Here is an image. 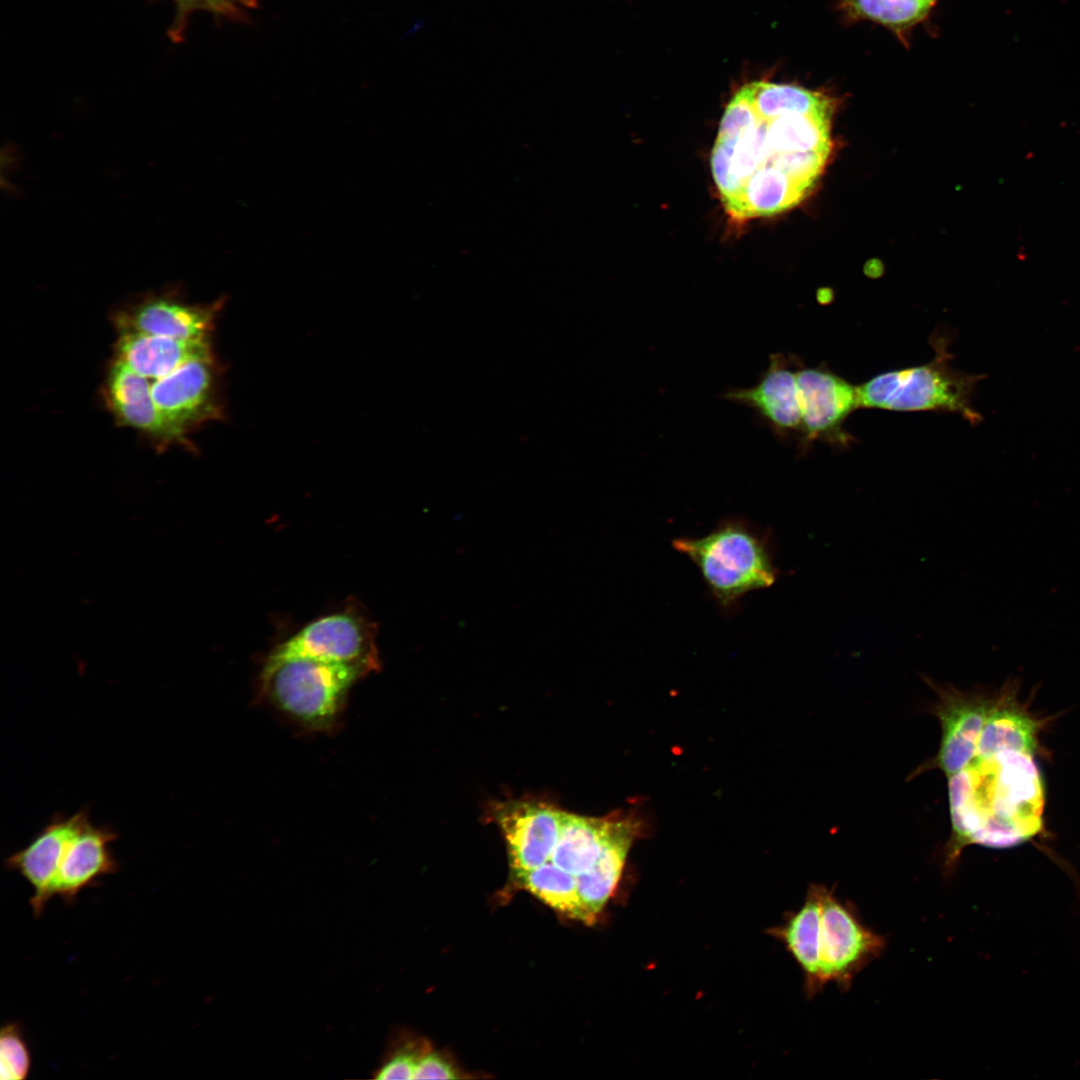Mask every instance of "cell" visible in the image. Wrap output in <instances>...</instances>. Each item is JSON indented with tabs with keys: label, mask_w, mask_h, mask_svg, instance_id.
I'll return each instance as SVG.
<instances>
[{
	"label": "cell",
	"mask_w": 1080,
	"mask_h": 1080,
	"mask_svg": "<svg viewBox=\"0 0 1080 1080\" xmlns=\"http://www.w3.org/2000/svg\"><path fill=\"white\" fill-rule=\"evenodd\" d=\"M947 779L952 832L944 850L945 873L953 871L969 845L1009 848L1041 829L1044 789L1033 754L975 756Z\"/></svg>",
	"instance_id": "obj_1"
},
{
	"label": "cell",
	"mask_w": 1080,
	"mask_h": 1080,
	"mask_svg": "<svg viewBox=\"0 0 1080 1080\" xmlns=\"http://www.w3.org/2000/svg\"><path fill=\"white\" fill-rule=\"evenodd\" d=\"M673 548L699 570L717 605L734 610L748 593L771 587L779 576L772 536L739 517L721 520L701 537H679Z\"/></svg>",
	"instance_id": "obj_2"
},
{
	"label": "cell",
	"mask_w": 1080,
	"mask_h": 1080,
	"mask_svg": "<svg viewBox=\"0 0 1080 1080\" xmlns=\"http://www.w3.org/2000/svg\"><path fill=\"white\" fill-rule=\"evenodd\" d=\"M363 676L349 665L271 653L260 673L259 692L297 725L323 731L335 726L350 688Z\"/></svg>",
	"instance_id": "obj_3"
},
{
	"label": "cell",
	"mask_w": 1080,
	"mask_h": 1080,
	"mask_svg": "<svg viewBox=\"0 0 1080 1080\" xmlns=\"http://www.w3.org/2000/svg\"><path fill=\"white\" fill-rule=\"evenodd\" d=\"M930 343L935 350L930 362L887 371L857 386L859 408L952 412L975 423L979 416L970 406V395L977 377L951 366L946 335L936 332Z\"/></svg>",
	"instance_id": "obj_4"
},
{
	"label": "cell",
	"mask_w": 1080,
	"mask_h": 1080,
	"mask_svg": "<svg viewBox=\"0 0 1080 1080\" xmlns=\"http://www.w3.org/2000/svg\"><path fill=\"white\" fill-rule=\"evenodd\" d=\"M821 986L834 983L842 991L886 950V938L866 926L856 908L841 901L834 889L820 884V919L816 936Z\"/></svg>",
	"instance_id": "obj_5"
},
{
	"label": "cell",
	"mask_w": 1080,
	"mask_h": 1080,
	"mask_svg": "<svg viewBox=\"0 0 1080 1080\" xmlns=\"http://www.w3.org/2000/svg\"><path fill=\"white\" fill-rule=\"evenodd\" d=\"M802 416L800 450L821 440L835 448L846 449L855 439L843 424L859 408L858 388L822 364L796 372Z\"/></svg>",
	"instance_id": "obj_6"
},
{
	"label": "cell",
	"mask_w": 1080,
	"mask_h": 1080,
	"mask_svg": "<svg viewBox=\"0 0 1080 1080\" xmlns=\"http://www.w3.org/2000/svg\"><path fill=\"white\" fill-rule=\"evenodd\" d=\"M375 639L374 625L366 618L340 612L307 624L272 653L345 664L366 675L380 665Z\"/></svg>",
	"instance_id": "obj_7"
},
{
	"label": "cell",
	"mask_w": 1080,
	"mask_h": 1080,
	"mask_svg": "<svg viewBox=\"0 0 1080 1080\" xmlns=\"http://www.w3.org/2000/svg\"><path fill=\"white\" fill-rule=\"evenodd\" d=\"M214 354L192 359L151 384L153 400L165 420L181 435L224 417Z\"/></svg>",
	"instance_id": "obj_8"
},
{
	"label": "cell",
	"mask_w": 1080,
	"mask_h": 1080,
	"mask_svg": "<svg viewBox=\"0 0 1080 1080\" xmlns=\"http://www.w3.org/2000/svg\"><path fill=\"white\" fill-rule=\"evenodd\" d=\"M924 681L937 696L931 713L940 722L942 737L937 755L918 768L914 775L935 768L948 778L975 757L982 729L994 704L981 695L937 683L929 677H924Z\"/></svg>",
	"instance_id": "obj_9"
},
{
	"label": "cell",
	"mask_w": 1080,
	"mask_h": 1080,
	"mask_svg": "<svg viewBox=\"0 0 1080 1080\" xmlns=\"http://www.w3.org/2000/svg\"><path fill=\"white\" fill-rule=\"evenodd\" d=\"M222 299L199 305L174 293L150 294L119 310L113 320L119 332H139L176 339H210Z\"/></svg>",
	"instance_id": "obj_10"
},
{
	"label": "cell",
	"mask_w": 1080,
	"mask_h": 1080,
	"mask_svg": "<svg viewBox=\"0 0 1080 1080\" xmlns=\"http://www.w3.org/2000/svg\"><path fill=\"white\" fill-rule=\"evenodd\" d=\"M515 874L549 861L557 844L563 811L537 801H509L495 808Z\"/></svg>",
	"instance_id": "obj_11"
},
{
	"label": "cell",
	"mask_w": 1080,
	"mask_h": 1080,
	"mask_svg": "<svg viewBox=\"0 0 1080 1080\" xmlns=\"http://www.w3.org/2000/svg\"><path fill=\"white\" fill-rule=\"evenodd\" d=\"M799 363L793 356L774 353L754 386L729 390L723 397L754 410L777 436L800 434L802 416L796 379Z\"/></svg>",
	"instance_id": "obj_12"
},
{
	"label": "cell",
	"mask_w": 1080,
	"mask_h": 1080,
	"mask_svg": "<svg viewBox=\"0 0 1080 1080\" xmlns=\"http://www.w3.org/2000/svg\"><path fill=\"white\" fill-rule=\"evenodd\" d=\"M118 834L110 826H95L89 813L69 840L51 886V898L74 904L78 894L103 876L116 873L119 862L110 845Z\"/></svg>",
	"instance_id": "obj_13"
},
{
	"label": "cell",
	"mask_w": 1080,
	"mask_h": 1080,
	"mask_svg": "<svg viewBox=\"0 0 1080 1080\" xmlns=\"http://www.w3.org/2000/svg\"><path fill=\"white\" fill-rule=\"evenodd\" d=\"M87 814V809H82L71 816L54 815L26 847L5 860V866L19 872L34 889L29 903L35 918L42 916L51 899V886L65 848Z\"/></svg>",
	"instance_id": "obj_14"
},
{
	"label": "cell",
	"mask_w": 1080,
	"mask_h": 1080,
	"mask_svg": "<svg viewBox=\"0 0 1080 1080\" xmlns=\"http://www.w3.org/2000/svg\"><path fill=\"white\" fill-rule=\"evenodd\" d=\"M104 397L120 424L146 434L163 446L192 447L187 437L177 432L158 410L148 379L117 359L109 368Z\"/></svg>",
	"instance_id": "obj_15"
},
{
	"label": "cell",
	"mask_w": 1080,
	"mask_h": 1080,
	"mask_svg": "<svg viewBox=\"0 0 1080 1080\" xmlns=\"http://www.w3.org/2000/svg\"><path fill=\"white\" fill-rule=\"evenodd\" d=\"M832 113L833 108L808 114L791 113L779 116H766L757 111L752 146L762 160L771 162L791 152L829 155L832 145Z\"/></svg>",
	"instance_id": "obj_16"
},
{
	"label": "cell",
	"mask_w": 1080,
	"mask_h": 1080,
	"mask_svg": "<svg viewBox=\"0 0 1080 1080\" xmlns=\"http://www.w3.org/2000/svg\"><path fill=\"white\" fill-rule=\"evenodd\" d=\"M116 359L147 379L162 378L186 362L213 354L210 339L185 340L139 332H119Z\"/></svg>",
	"instance_id": "obj_17"
},
{
	"label": "cell",
	"mask_w": 1080,
	"mask_h": 1080,
	"mask_svg": "<svg viewBox=\"0 0 1080 1080\" xmlns=\"http://www.w3.org/2000/svg\"><path fill=\"white\" fill-rule=\"evenodd\" d=\"M636 832L637 823L631 817L616 818L610 837L595 863L576 877L579 897L593 922L620 879Z\"/></svg>",
	"instance_id": "obj_18"
},
{
	"label": "cell",
	"mask_w": 1080,
	"mask_h": 1080,
	"mask_svg": "<svg viewBox=\"0 0 1080 1080\" xmlns=\"http://www.w3.org/2000/svg\"><path fill=\"white\" fill-rule=\"evenodd\" d=\"M616 818L563 812L557 844L549 861L577 877L592 867L613 830Z\"/></svg>",
	"instance_id": "obj_19"
},
{
	"label": "cell",
	"mask_w": 1080,
	"mask_h": 1080,
	"mask_svg": "<svg viewBox=\"0 0 1080 1080\" xmlns=\"http://www.w3.org/2000/svg\"><path fill=\"white\" fill-rule=\"evenodd\" d=\"M820 919V884H812L803 906L779 929V936L802 969L806 992L814 996L823 990L820 982L816 936Z\"/></svg>",
	"instance_id": "obj_20"
},
{
	"label": "cell",
	"mask_w": 1080,
	"mask_h": 1080,
	"mask_svg": "<svg viewBox=\"0 0 1080 1080\" xmlns=\"http://www.w3.org/2000/svg\"><path fill=\"white\" fill-rule=\"evenodd\" d=\"M1036 722L1014 708L993 705L982 729L975 756L988 757L1005 751L1033 754Z\"/></svg>",
	"instance_id": "obj_21"
},
{
	"label": "cell",
	"mask_w": 1080,
	"mask_h": 1080,
	"mask_svg": "<svg viewBox=\"0 0 1080 1080\" xmlns=\"http://www.w3.org/2000/svg\"><path fill=\"white\" fill-rule=\"evenodd\" d=\"M520 885L554 910L587 924L593 921L578 894L576 877L551 861L515 874Z\"/></svg>",
	"instance_id": "obj_22"
},
{
	"label": "cell",
	"mask_w": 1080,
	"mask_h": 1080,
	"mask_svg": "<svg viewBox=\"0 0 1080 1080\" xmlns=\"http://www.w3.org/2000/svg\"><path fill=\"white\" fill-rule=\"evenodd\" d=\"M749 88L756 110L766 116L808 114L833 108L831 98L795 85L755 81L749 83Z\"/></svg>",
	"instance_id": "obj_23"
},
{
	"label": "cell",
	"mask_w": 1080,
	"mask_h": 1080,
	"mask_svg": "<svg viewBox=\"0 0 1080 1080\" xmlns=\"http://www.w3.org/2000/svg\"><path fill=\"white\" fill-rule=\"evenodd\" d=\"M935 1L843 0V6L854 17L869 19L899 31L926 17Z\"/></svg>",
	"instance_id": "obj_24"
},
{
	"label": "cell",
	"mask_w": 1080,
	"mask_h": 1080,
	"mask_svg": "<svg viewBox=\"0 0 1080 1080\" xmlns=\"http://www.w3.org/2000/svg\"><path fill=\"white\" fill-rule=\"evenodd\" d=\"M31 1054L18 1023H7L0 1034V1072L2 1080L25 1079L31 1069Z\"/></svg>",
	"instance_id": "obj_25"
},
{
	"label": "cell",
	"mask_w": 1080,
	"mask_h": 1080,
	"mask_svg": "<svg viewBox=\"0 0 1080 1080\" xmlns=\"http://www.w3.org/2000/svg\"><path fill=\"white\" fill-rule=\"evenodd\" d=\"M176 3V18L170 33L174 39L184 29V24L190 13L204 10L231 19H241L248 9L256 6L257 0H174Z\"/></svg>",
	"instance_id": "obj_26"
},
{
	"label": "cell",
	"mask_w": 1080,
	"mask_h": 1080,
	"mask_svg": "<svg viewBox=\"0 0 1080 1080\" xmlns=\"http://www.w3.org/2000/svg\"><path fill=\"white\" fill-rule=\"evenodd\" d=\"M421 1054L412 1050L396 1052L378 1070L376 1078L380 1080L414 1079Z\"/></svg>",
	"instance_id": "obj_27"
},
{
	"label": "cell",
	"mask_w": 1080,
	"mask_h": 1080,
	"mask_svg": "<svg viewBox=\"0 0 1080 1080\" xmlns=\"http://www.w3.org/2000/svg\"><path fill=\"white\" fill-rule=\"evenodd\" d=\"M454 1067L436 1053H422L416 1067L414 1079H455Z\"/></svg>",
	"instance_id": "obj_28"
}]
</instances>
